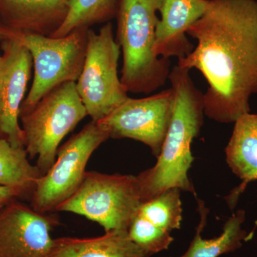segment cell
<instances>
[{"instance_id":"9a60e30c","label":"cell","mask_w":257,"mask_h":257,"mask_svg":"<svg viewBox=\"0 0 257 257\" xmlns=\"http://www.w3.org/2000/svg\"><path fill=\"white\" fill-rule=\"evenodd\" d=\"M48 257H149L128 234L111 231L97 237L53 239Z\"/></svg>"},{"instance_id":"6da1fadb","label":"cell","mask_w":257,"mask_h":257,"mask_svg":"<svg viewBox=\"0 0 257 257\" xmlns=\"http://www.w3.org/2000/svg\"><path fill=\"white\" fill-rule=\"evenodd\" d=\"M187 34L197 45L177 66L197 69L207 79L204 114L234 123L249 113L257 94V0H209Z\"/></svg>"},{"instance_id":"ac0fdd59","label":"cell","mask_w":257,"mask_h":257,"mask_svg":"<svg viewBox=\"0 0 257 257\" xmlns=\"http://www.w3.org/2000/svg\"><path fill=\"white\" fill-rule=\"evenodd\" d=\"M120 0H69L67 18L52 37L66 36L79 29L107 23L116 16Z\"/></svg>"},{"instance_id":"52a82bcc","label":"cell","mask_w":257,"mask_h":257,"mask_svg":"<svg viewBox=\"0 0 257 257\" xmlns=\"http://www.w3.org/2000/svg\"><path fill=\"white\" fill-rule=\"evenodd\" d=\"M120 54L110 22L97 33L89 29L85 60L76 87L92 121L104 119L128 97L118 74Z\"/></svg>"},{"instance_id":"2e32d148","label":"cell","mask_w":257,"mask_h":257,"mask_svg":"<svg viewBox=\"0 0 257 257\" xmlns=\"http://www.w3.org/2000/svg\"><path fill=\"white\" fill-rule=\"evenodd\" d=\"M200 221L196 230L187 252L179 257H218L231 252L242 246V241L247 239L246 231L242 229L245 221V211L239 210L226 221L220 236L211 239H204L202 233L207 224L209 210L202 200L198 199Z\"/></svg>"},{"instance_id":"3957f363","label":"cell","mask_w":257,"mask_h":257,"mask_svg":"<svg viewBox=\"0 0 257 257\" xmlns=\"http://www.w3.org/2000/svg\"><path fill=\"white\" fill-rule=\"evenodd\" d=\"M163 0H120L116 42L122 52L120 77L128 92L150 94L163 87L170 76V59L154 52Z\"/></svg>"},{"instance_id":"5bb4252c","label":"cell","mask_w":257,"mask_h":257,"mask_svg":"<svg viewBox=\"0 0 257 257\" xmlns=\"http://www.w3.org/2000/svg\"><path fill=\"white\" fill-rule=\"evenodd\" d=\"M225 152L230 169L242 179V183L226 197L232 209L247 184L257 180V114L247 113L235 121Z\"/></svg>"},{"instance_id":"7a4b0ae2","label":"cell","mask_w":257,"mask_h":257,"mask_svg":"<svg viewBox=\"0 0 257 257\" xmlns=\"http://www.w3.org/2000/svg\"><path fill=\"white\" fill-rule=\"evenodd\" d=\"M169 80L175 92L170 127L156 165L137 176L143 202L170 188L196 195L188 172L194 160L191 145L204 122V94L193 82L188 69L175 66Z\"/></svg>"},{"instance_id":"d6986e66","label":"cell","mask_w":257,"mask_h":257,"mask_svg":"<svg viewBox=\"0 0 257 257\" xmlns=\"http://www.w3.org/2000/svg\"><path fill=\"white\" fill-rule=\"evenodd\" d=\"M138 213L157 227L169 232L180 229L182 219L180 189H166L156 197L143 202Z\"/></svg>"},{"instance_id":"30bf717a","label":"cell","mask_w":257,"mask_h":257,"mask_svg":"<svg viewBox=\"0 0 257 257\" xmlns=\"http://www.w3.org/2000/svg\"><path fill=\"white\" fill-rule=\"evenodd\" d=\"M53 213L42 214L13 199L0 207V257H48L58 224Z\"/></svg>"},{"instance_id":"44dd1931","label":"cell","mask_w":257,"mask_h":257,"mask_svg":"<svg viewBox=\"0 0 257 257\" xmlns=\"http://www.w3.org/2000/svg\"><path fill=\"white\" fill-rule=\"evenodd\" d=\"M22 197L21 194L18 190L9 187H0V207L10 202L13 199Z\"/></svg>"},{"instance_id":"e0dca14e","label":"cell","mask_w":257,"mask_h":257,"mask_svg":"<svg viewBox=\"0 0 257 257\" xmlns=\"http://www.w3.org/2000/svg\"><path fill=\"white\" fill-rule=\"evenodd\" d=\"M42 176L37 166L30 162L25 147L13 146L0 139V187L14 189L22 197L30 199Z\"/></svg>"},{"instance_id":"ba28073f","label":"cell","mask_w":257,"mask_h":257,"mask_svg":"<svg viewBox=\"0 0 257 257\" xmlns=\"http://www.w3.org/2000/svg\"><path fill=\"white\" fill-rule=\"evenodd\" d=\"M108 139L106 130L94 121L73 135L59 148L55 163L39 179L30 198V206L42 214L56 212L79 188L89 158Z\"/></svg>"},{"instance_id":"8fae6325","label":"cell","mask_w":257,"mask_h":257,"mask_svg":"<svg viewBox=\"0 0 257 257\" xmlns=\"http://www.w3.org/2000/svg\"><path fill=\"white\" fill-rule=\"evenodd\" d=\"M0 60V139L25 147L20 117L33 67L32 56L16 39L2 35Z\"/></svg>"},{"instance_id":"7c38bea8","label":"cell","mask_w":257,"mask_h":257,"mask_svg":"<svg viewBox=\"0 0 257 257\" xmlns=\"http://www.w3.org/2000/svg\"><path fill=\"white\" fill-rule=\"evenodd\" d=\"M209 0H163L156 29L157 57L183 58L194 47L186 36L189 28L202 18Z\"/></svg>"},{"instance_id":"9c48e42d","label":"cell","mask_w":257,"mask_h":257,"mask_svg":"<svg viewBox=\"0 0 257 257\" xmlns=\"http://www.w3.org/2000/svg\"><path fill=\"white\" fill-rule=\"evenodd\" d=\"M175 105L172 87L142 99L128 97L104 119L96 121L109 138L131 139L145 144L155 157L168 132Z\"/></svg>"},{"instance_id":"ffe728a7","label":"cell","mask_w":257,"mask_h":257,"mask_svg":"<svg viewBox=\"0 0 257 257\" xmlns=\"http://www.w3.org/2000/svg\"><path fill=\"white\" fill-rule=\"evenodd\" d=\"M128 234L149 256L167 249L174 239L170 232L157 227L138 213L128 227Z\"/></svg>"},{"instance_id":"5b68a950","label":"cell","mask_w":257,"mask_h":257,"mask_svg":"<svg viewBox=\"0 0 257 257\" xmlns=\"http://www.w3.org/2000/svg\"><path fill=\"white\" fill-rule=\"evenodd\" d=\"M88 31L89 29H79L66 36L52 37L12 31L0 26L2 35L16 39L32 56L33 81L21 111L35 106L57 86L77 82L85 60Z\"/></svg>"},{"instance_id":"8992f818","label":"cell","mask_w":257,"mask_h":257,"mask_svg":"<svg viewBox=\"0 0 257 257\" xmlns=\"http://www.w3.org/2000/svg\"><path fill=\"white\" fill-rule=\"evenodd\" d=\"M143 203L137 176L86 172L79 188L56 212L85 216L105 232L128 231Z\"/></svg>"},{"instance_id":"7402d4cb","label":"cell","mask_w":257,"mask_h":257,"mask_svg":"<svg viewBox=\"0 0 257 257\" xmlns=\"http://www.w3.org/2000/svg\"><path fill=\"white\" fill-rule=\"evenodd\" d=\"M3 40V36H2L1 32H0V41ZM0 60H1V55H0Z\"/></svg>"},{"instance_id":"4fadbf2b","label":"cell","mask_w":257,"mask_h":257,"mask_svg":"<svg viewBox=\"0 0 257 257\" xmlns=\"http://www.w3.org/2000/svg\"><path fill=\"white\" fill-rule=\"evenodd\" d=\"M68 9L69 0H0L1 27L52 37L63 24Z\"/></svg>"},{"instance_id":"277c9868","label":"cell","mask_w":257,"mask_h":257,"mask_svg":"<svg viewBox=\"0 0 257 257\" xmlns=\"http://www.w3.org/2000/svg\"><path fill=\"white\" fill-rule=\"evenodd\" d=\"M87 116L74 82L57 86L35 106L21 111L25 150L30 160L36 159L42 175L55 163L63 139Z\"/></svg>"}]
</instances>
